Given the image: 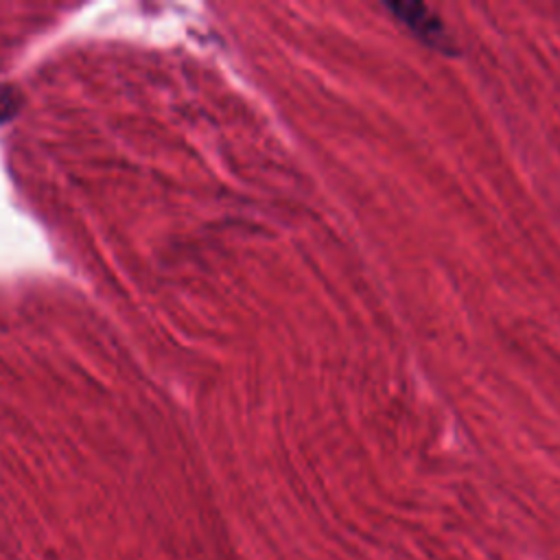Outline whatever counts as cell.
I'll return each mask as SVG.
<instances>
[{"instance_id": "obj_1", "label": "cell", "mask_w": 560, "mask_h": 560, "mask_svg": "<svg viewBox=\"0 0 560 560\" xmlns=\"http://www.w3.org/2000/svg\"><path fill=\"white\" fill-rule=\"evenodd\" d=\"M396 20H400L416 37L433 48L448 50V33L442 20L422 2H387L385 4Z\"/></svg>"}, {"instance_id": "obj_2", "label": "cell", "mask_w": 560, "mask_h": 560, "mask_svg": "<svg viewBox=\"0 0 560 560\" xmlns=\"http://www.w3.org/2000/svg\"><path fill=\"white\" fill-rule=\"evenodd\" d=\"M18 112V92L11 85H0V120L11 118Z\"/></svg>"}]
</instances>
